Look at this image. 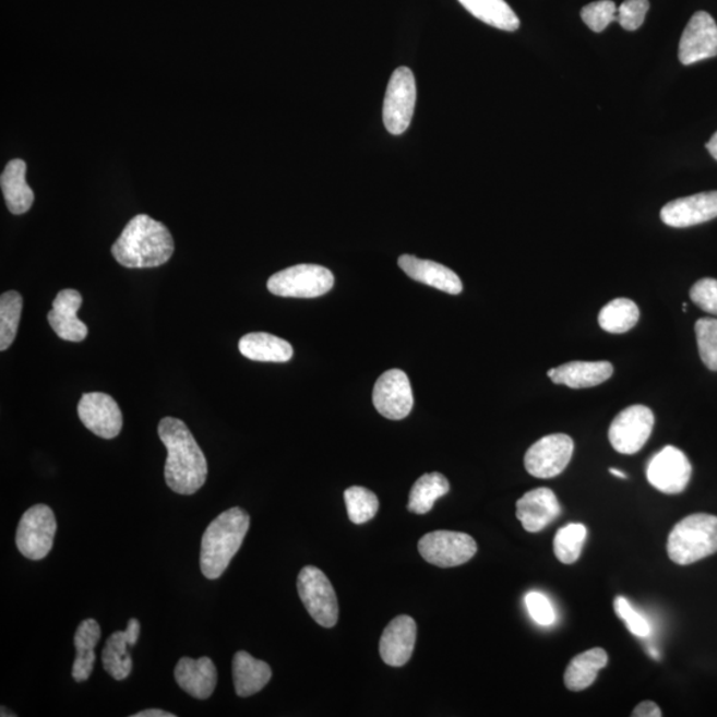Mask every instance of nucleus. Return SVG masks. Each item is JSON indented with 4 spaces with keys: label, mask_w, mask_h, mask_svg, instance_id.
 Segmentation results:
<instances>
[{
    "label": "nucleus",
    "mask_w": 717,
    "mask_h": 717,
    "mask_svg": "<svg viewBox=\"0 0 717 717\" xmlns=\"http://www.w3.org/2000/svg\"><path fill=\"white\" fill-rule=\"evenodd\" d=\"M631 716L634 717H660L661 710L658 707V704L654 702H642L640 706H636Z\"/></svg>",
    "instance_id": "nucleus-41"
},
{
    "label": "nucleus",
    "mask_w": 717,
    "mask_h": 717,
    "mask_svg": "<svg viewBox=\"0 0 717 717\" xmlns=\"http://www.w3.org/2000/svg\"><path fill=\"white\" fill-rule=\"evenodd\" d=\"M463 8L477 17L478 21L502 31H516L519 20L505 0H458Z\"/></svg>",
    "instance_id": "nucleus-29"
},
{
    "label": "nucleus",
    "mask_w": 717,
    "mask_h": 717,
    "mask_svg": "<svg viewBox=\"0 0 717 717\" xmlns=\"http://www.w3.org/2000/svg\"><path fill=\"white\" fill-rule=\"evenodd\" d=\"M698 355L710 371H717V319L702 318L695 324Z\"/></svg>",
    "instance_id": "nucleus-35"
},
{
    "label": "nucleus",
    "mask_w": 717,
    "mask_h": 717,
    "mask_svg": "<svg viewBox=\"0 0 717 717\" xmlns=\"http://www.w3.org/2000/svg\"><path fill=\"white\" fill-rule=\"evenodd\" d=\"M174 251V237L167 226L146 214L133 217L112 247L115 260L128 268L162 266Z\"/></svg>",
    "instance_id": "nucleus-2"
},
{
    "label": "nucleus",
    "mask_w": 717,
    "mask_h": 717,
    "mask_svg": "<svg viewBox=\"0 0 717 717\" xmlns=\"http://www.w3.org/2000/svg\"><path fill=\"white\" fill-rule=\"evenodd\" d=\"M614 610L634 635L647 637L652 633L647 619L634 610L626 598L618 597L614 600Z\"/></svg>",
    "instance_id": "nucleus-38"
},
{
    "label": "nucleus",
    "mask_w": 717,
    "mask_h": 717,
    "mask_svg": "<svg viewBox=\"0 0 717 717\" xmlns=\"http://www.w3.org/2000/svg\"><path fill=\"white\" fill-rule=\"evenodd\" d=\"M82 303V294L72 289L60 291L55 298L52 310L48 312L47 319L60 339L83 342L87 338L88 327L77 318Z\"/></svg>",
    "instance_id": "nucleus-19"
},
{
    "label": "nucleus",
    "mask_w": 717,
    "mask_h": 717,
    "mask_svg": "<svg viewBox=\"0 0 717 717\" xmlns=\"http://www.w3.org/2000/svg\"><path fill=\"white\" fill-rule=\"evenodd\" d=\"M272 677V667L266 661L251 657L247 652H238L232 658V682L239 697L259 694Z\"/></svg>",
    "instance_id": "nucleus-24"
},
{
    "label": "nucleus",
    "mask_w": 717,
    "mask_h": 717,
    "mask_svg": "<svg viewBox=\"0 0 717 717\" xmlns=\"http://www.w3.org/2000/svg\"><path fill=\"white\" fill-rule=\"evenodd\" d=\"M140 622L136 618L130 619L126 631H116L110 635L104 646L101 659L104 670L115 680H126L133 670V660L128 653V646L136 645L140 636Z\"/></svg>",
    "instance_id": "nucleus-21"
},
{
    "label": "nucleus",
    "mask_w": 717,
    "mask_h": 717,
    "mask_svg": "<svg viewBox=\"0 0 717 717\" xmlns=\"http://www.w3.org/2000/svg\"><path fill=\"white\" fill-rule=\"evenodd\" d=\"M416 104V82L414 72L407 67H398L390 79L383 106L385 130L391 134L406 132L414 118Z\"/></svg>",
    "instance_id": "nucleus-8"
},
{
    "label": "nucleus",
    "mask_w": 717,
    "mask_h": 717,
    "mask_svg": "<svg viewBox=\"0 0 717 717\" xmlns=\"http://www.w3.org/2000/svg\"><path fill=\"white\" fill-rule=\"evenodd\" d=\"M609 470H610V474H611V475H614V476H617V477H619V478H628V475H626V474H623L622 470H619V469H617V468H610Z\"/></svg>",
    "instance_id": "nucleus-44"
},
{
    "label": "nucleus",
    "mask_w": 717,
    "mask_h": 717,
    "mask_svg": "<svg viewBox=\"0 0 717 717\" xmlns=\"http://www.w3.org/2000/svg\"><path fill=\"white\" fill-rule=\"evenodd\" d=\"M587 530L582 524H569L557 531L554 538V554L565 565H572L579 560L584 548Z\"/></svg>",
    "instance_id": "nucleus-33"
},
{
    "label": "nucleus",
    "mask_w": 717,
    "mask_h": 717,
    "mask_svg": "<svg viewBox=\"0 0 717 717\" xmlns=\"http://www.w3.org/2000/svg\"><path fill=\"white\" fill-rule=\"evenodd\" d=\"M133 717H175V714L167 713L163 709H144L141 713L132 715Z\"/></svg>",
    "instance_id": "nucleus-42"
},
{
    "label": "nucleus",
    "mask_w": 717,
    "mask_h": 717,
    "mask_svg": "<svg viewBox=\"0 0 717 717\" xmlns=\"http://www.w3.org/2000/svg\"><path fill=\"white\" fill-rule=\"evenodd\" d=\"M717 57V24L707 12L698 11L685 27L679 43V59L690 65Z\"/></svg>",
    "instance_id": "nucleus-15"
},
{
    "label": "nucleus",
    "mask_w": 717,
    "mask_h": 717,
    "mask_svg": "<svg viewBox=\"0 0 717 717\" xmlns=\"http://www.w3.org/2000/svg\"><path fill=\"white\" fill-rule=\"evenodd\" d=\"M177 684L190 696L206 701L217 688L216 665L207 657L200 659L181 658L175 668Z\"/></svg>",
    "instance_id": "nucleus-20"
},
{
    "label": "nucleus",
    "mask_w": 717,
    "mask_h": 717,
    "mask_svg": "<svg viewBox=\"0 0 717 717\" xmlns=\"http://www.w3.org/2000/svg\"><path fill=\"white\" fill-rule=\"evenodd\" d=\"M334 275L319 265H297L282 270L267 282V289L277 297L318 298L334 287Z\"/></svg>",
    "instance_id": "nucleus-6"
},
{
    "label": "nucleus",
    "mask_w": 717,
    "mask_h": 717,
    "mask_svg": "<svg viewBox=\"0 0 717 717\" xmlns=\"http://www.w3.org/2000/svg\"><path fill=\"white\" fill-rule=\"evenodd\" d=\"M640 315V309L633 300L618 298L600 310L598 322L606 333L624 334L636 326Z\"/></svg>",
    "instance_id": "nucleus-31"
},
{
    "label": "nucleus",
    "mask_w": 717,
    "mask_h": 717,
    "mask_svg": "<svg viewBox=\"0 0 717 717\" xmlns=\"http://www.w3.org/2000/svg\"><path fill=\"white\" fill-rule=\"evenodd\" d=\"M398 266L409 278L418 280L420 284L432 286L434 289L452 294V296H457L463 291V282L458 275L441 263L404 254L398 259Z\"/></svg>",
    "instance_id": "nucleus-22"
},
{
    "label": "nucleus",
    "mask_w": 717,
    "mask_h": 717,
    "mask_svg": "<svg viewBox=\"0 0 717 717\" xmlns=\"http://www.w3.org/2000/svg\"><path fill=\"white\" fill-rule=\"evenodd\" d=\"M58 524L52 509L35 505L23 514L16 529V547L31 561H40L52 550Z\"/></svg>",
    "instance_id": "nucleus-7"
},
{
    "label": "nucleus",
    "mask_w": 717,
    "mask_h": 717,
    "mask_svg": "<svg viewBox=\"0 0 717 717\" xmlns=\"http://www.w3.org/2000/svg\"><path fill=\"white\" fill-rule=\"evenodd\" d=\"M378 413L390 420L406 419L414 408L413 387L407 373L390 370L378 379L372 394Z\"/></svg>",
    "instance_id": "nucleus-13"
},
{
    "label": "nucleus",
    "mask_w": 717,
    "mask_h": 717,
    "mask_svg": "<svg viewBox=\"0 0 717 717\" xmlns=\"http://www.w3.org/2000/svg\"><path fill=\"white\" fill-rule=\"evenodd\" d=\"M422 558L434 566L456 567L464 565L477 553L474 537L465 533L438 530L428 533L419 541Z\"/></svg>",
    "instance_id": "nucleus-9"
},
{
    "label": "nucleus",
    "mask_w": 717,
    "mask_h": 717,
    "mask_svg": "<svg viewBox=\"0 0 717 717\" xmlns=\"http://www.w3.org/2000/svg\"><path fill=\"white\" fill-rule=\"evenodd\" d=\"M23 298L20 292L9 291L0 297V351L14 343L20 327Z\"/></svg>",
    "instance_id": "nucleus-32"
},
{
    "label": "nucleus",
    "mask_w": 717,
    "mask_h": 717,
    "mask_svg": "<svg viewBox=\"0 0 717 717\" xmlns=\"http://www.w3.org/2000/svg\"><path fill=\"white\" fill-rule=\"evenodd\" d=\"M238 347L244 358L254 361L286 363L294 355V348L289 342L266 333L244 335L239 340Z\"/></svg>",
    "instance_id": "nucleus-26"
},
{
    "label": "nucleus",
    "mask_w": 717,
    "mask_h": 717,
    "mask_svg": "<svg viewBox=\"0 0 717 717\" xmlns=\"http://www.w3.org/2000/svg\"><path fill=\"white\" fill-rule=\"evenodd\" d=\"M250 528V516L242 507L220 513L207 526L201 541L200 567L207 579H218L241 549Z\"/></svg>",
    "instance_id": "nucleus-3"
},
{
    "label": "nucleus",
    "mask_w": 717,
    "mask_h": 717,
    "mask_svg": "<svg viewBox=\"0 0 717 717\" xmlns=\"http://www.w3.org/2000/svg\"><path fill=\"white\" fill-rule=\"evenodd\" d=\"M707 150L715 159H717V132L714 134L713 139L708 141Z\"/></svg>",
    "instance_id": "nucleus-43"
},
{
    "label": "nucleus",
    "mask_w": 717,
    "mask_h": 717,
    "mask_svg": "<svg viewBox=\"0 0 717 717\" xmlns=\"http://www.w3.org/2000/svg\"><path fill=\"white\" fill-rule=\"evenodd\" d=\"M573 453L574 441L567 434H548L526 452L525 468L533 477L554 478L566 469Z\"/></svg>",
    "instance_id": "nucleus-11"
},
{
    "label": "nucleus",
    "mask_w": 717,
    "mask_h": 717,
    "mask_svg": "<svg viewBox=\"0 0 717 717\" xmlns=\"http://www.w3.org/2000/svg\"><path fill=\"white\" fill-rule=\"evenodd\" d=\"M158 437L168 451L164 476L175 493L190 495L204 487L207 478V462L186 422L164 418L158 425Z\"/></svg>",
    "instance_id": "nucleus-1"
},
{
    "label": "nucleus",
    "mask_w": 717,
    "mask_h": 717,
    "mask_svg": "<svg viewBox=\"0 0 717 717\" xmlns=\"http://www.w3.org/2000/svg\"><path fill=\"white\" fill-rule=\"evenodd\" d=\"M77 415L84 427L101 439L119 437L122 429V414L112 396L103 392H89L80 398Z\"/></svg>",
    "instance_id": "nucleus-14"
},
{
    "label": "nucleus",
    "mask_w": 717,
    "mask_h": 717,
    "mask_svg": "<svg viewBox=\"0 0 717 717\" xmlns=\"http://www.w3.org/2000/svg\"><path fill=\"white\" fill-rule=\"evenodd\" d=\"M646 475L648 482L661 493L678 494L688 488L692 467L682 451L667 445L649 459Z\"/></svg>",
    "instance_id": "nucleus-12"
},
{
    "label": "nucleus",
    "mask_w": 717,
    "mask_h": 717,
    "mask_svg": "<svg viewBox=\"0 0 717 717\" xmlns=\"http://www.w3.org/2000/svg\"><path fill=\"white\" fill-rule=\"evenodd\" d=\"M655 425L653 410L646 406H631L612 420L609 440L622 455H635L652 437Z\"/></svg>",
    "instance_id": "nucleus-10"
},
{
    "label": "nucleus",
    "mask_w": 717,
    "mask_h": 717,
    "mask_svg": "<svg viewBox=\"0 0 717 717\" xmlns=\"http://www.w3.org/2000/svg\"><path fill=\"white\" fill-rule=\"evenodd\" d=\"M418 626L413 618L398 616L385 628L380 640V655L385 665L402 667L413 657Z\"/></svg>",
    "instance_id": "nucleus-17"
},
{
    "label": "nucleus",
    "mask_w": 717,
    "mask_h": 717,
    "mask_svg": "<svg viewBox=\"0 0 717 717\" xmlns=\"http://www.w3.org/2000/svg\"><path fill=\"white\" fill-rule=\"evenodd\" d=\"M667 553L683 566L717 553V517L696 513L679 521L668 536Z\"/></svg>",
    "instance_id": "nucleus-4"
},
{
    "label": "nucleus",
    "mask_w": 717,
    "mask_h": 717,
    "mask_svg": "<svg viewBox=\"0 0 717 717\" xmlns=\"http://www.w3.org/2000/svg\"><path fill=\"white\" fill-rule=\"evenodd\" d=\"M648 10V0H626L618 9L617 22L624 29L635 31L645 22Z\"/></svg>",
    "instance_id": "nucleus-37"
},
{
    "label": "nucleus",
    "mask_w": 717,
    "mask_h": 717,
    "mask_svg": "<svg viewBox=\"0 0 717 717\" xmlns=\"http://www.w3.org/2000/svg\"><path fill=\"white\" fill-rule=\"evenodd\" d=\"M27 165L23 159L15 158L5 165L0 187L9 211L15 216L27 213L34 204L35 194L26 181Z\"/></svg>",
    "instance_id": "nucleus-25"
},
{
    "label": "nucleus",
    "mask_w": 717,
    "mask_h": 717,
    "mask_svg": "<svg viewBox=\"0 0 717 717\" xmlns=\"http://www.w3.org/2000/svg\"><path fill=\"white\" fill-rule=\"evenodd\" d=\"M614 373L610 361H570V363L551 369L548 377L554 384L581 390L597 387Z\"/></svg>",
    "instance_id": "nucleus-23"
},
{
    "label": "nucleus",
    "mask_w": 717,
    "mask_h": 717,
    "mask_svg": "<svg viewBox=\"0 0 717 717\" xmlns=\"http://www.w3.org/2000/svg\"><path fill=\"white\" fill-rule=\"evenodd\" d=\"M529 614L541 626H551L555 622V611L548 597L538 591H531L525 598Z\"/></svg>",
    "instance_id": "nucleus-40"
},
{
    "label": "nucleus",
    "mask_w": 717,
    "mask_h": 717,
    "mask_svg": "<svg viewBox=\"0 0 717 717\" xmlns=\"http://www.w3.org/2000/svg\"><path fill=\"white\" fill-rule=\"evenodd\" d=\"M717 217V192L690 195L668 202L660 218L671 228H690Z\"/></svg>",
    "instance_id": "nucleus-16"
},
{
    "label": "nucleus",
    "mask_w": 717,
    "mask_h": 717,
    "mask_svg": "<svg viewBox=\"0 0 717 717\" xmlns=\"http://www.w3.org/2000/svg\"><path fill=\"white\" fill-rule=\"evenodd\" d=\"M101 637L100 624L95 619H85L79 624L75 634L76 659L72 666V678L75 682H85L94 672L96 660L95 648Z\"/></svg>",
    "instance_id": "nucleus-27"
},
{
    "label": "nucleus",
    "mask_w": 717,
    "mask_h": 717,
    "mask_svg": "<svg viewBox=\"0 0 717 717\" xmlns=\"http://www.w3.org/2000/svg\"><path fill=\"white\" fill-rule=\"evenodd\" d=\"M345 502L349 519L354 524L369 523L379 512L378 495L363 487L346 489Z\"/></svg>",
    "instance_id": "nucleus-34"
},
{
    "label": "nucleus",
    "mask_w": 717,
    "mask_h": 717,
    "mask_svg": "<svg viewBox=\"0 0 717 717\" xmlns=\"http://www.w3.org/2000/svg\"><path fill=\"white\" fill-rule=\"evenodd\" d=\"M608 653L604 648H591L570 661L565 672V685L570 691H584L596 682L598 672L608 666Z\"/></svg>",
    "instance_id": "nucleus-28"
},
{
    "label": "nucleus",
    "mask_w": 717,
    "mask_h": 717,
    "mask_svg": "<svg viewBox=\"0 0 717 717\" xmlns=\"http://www.w3.org/2000/svg\"><path fill=\"white\" fill-rule=\"evenodd\" d=\"M561 512L560 502L549 488L533 489L517 501V518L529 533L543 530L560 517Z\"/></svg>",
    "instance_id": "nucleus-18"
},
{
    "label": "nucleus",
    "mask_w": 717,
    "mask_h": 717,
    "mask_svg": "<svg viewBox=\"0 0 717 717\" xmlns=\"http://www.w3.org/2000/svg\"><path fill=\"white\" fill-rule=\"evenodd\" d=\"M618 8L611 0H599L582 9L581 17L594 33H602L609 24L617 22Z\"/></svg>",
    "instance_id": "nucleus-36"
},
{
    "label": "nucleus",
    "mask_w": 717,
    "mask_h": 717,
    "mask_svg": "<svg viewBox=\"0 0 717 717\" xmlns=\"http://www.w3.org/2000/svg\"><path fill=\"white\" fill-rule=\"evenodd\" d=\"M297 587L306 610L318 624L331 629L338 623V598L327 575L321 569L306 566L300 570Z\"/></svg>",
    "instance_id": "nucleus-5"
},
{
    "label": "nucleus",
    "mask_w": 717,
    "mask_h": 717,
    "mask_svg": "<svg viewBox=\"0 0 717 717\" xmlns=\"http://www.w3.org/2000/svg\"><path fill=\"white\" fill-rule=\"evenodd\" d=\"M450 489V482L445 476L437 474V471L422 475L410 489L408 511L415 514L431 512L434 502L449 493Z\"/></svg>",
    "instance_id": "nucleus-30"
},
{
    "label": "nucleus",
    "mask_w": 717,
    "mask_h": 717,
    "mask_svg": "<svg viewBox=\"0 0 717 717\" xmlns=\"http://www.w3.org/2000/svg\"><path fill=\"white\" fill-rule=\"evenodd\" d=\"M692 302L698 309L717 316V280L704 278L697 280L690 291Z\"/></svg>",
    "instance_id": "nucleus-39"
}]
</instances>
